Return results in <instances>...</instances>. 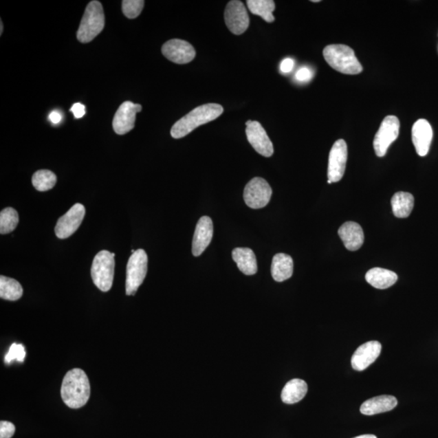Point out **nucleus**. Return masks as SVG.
<instances>
[{
  "instance_id": "1",
  "label": "nucleus",
  "mask_w": 438,
  "mask_h": 438,
  "mask_svg": "<svg viewBox=\"0 0 438 438\" xmlns=\"http://www.w3.org/2000/svg\"><path fill=\"white\" fill-rule=\"evenodd\" d=\"M90 396L88 376L83 369H74L67 372L63 380L61 397L65 404L72 409L83 408Z\"/></svg>"
},
{
  "instance_id": "2",
  "label": "nucleus",
  "mask_w": 438,
  "mask_h": 438,
  "mask_svg": "<svg viewBox=\"0 0 438 438\" xmlns=\"http://www.w3.org/2000/svg\"><path fill=\"white\" fill-rule=\"evenodd\" d=\"M223 107L219 104L208 103L197 107L173 126L171 135L175 139L184 138L194 129L219 118L223 114Z\"/></svg>"
},
{
  "instance_id": "3",
  "label": "nucleus",
  "mask_w": 438,
  "mask_h": 438,
  "mask_svg": "<svg viewBox=\"0 0 438 438\" xmlns=\"http://www.w3.org/2000/svg\"><path fill=\"white\" fill-rule=\"evenodd\" d=\"M323 56L329 66L343 74L355 75L363 71L353 50L346 45H329L325 47Z\"/></svg>"
},
{
  "instance_id": "4",
  "label": "nucleus",
  "mask_w": 438,
  "mask_h": 438,
  "mask_svg": "<svg viewBox=\"0 0 438 438\" xmlns=\"http://www.w3.org/2000/svg\"><path fill=\"white\" fill-rule=\"evenodd\" d=\"M104 26H105V15H104L102 3L94 0L85 8L76 37L80 43H90L102 32Z\"/></svg>"
},
{
  "instance_id": "5",
  "label": "nucleus",
  "mask_w": 438,
  "mask_h": 438,
  "mask_svg": "<svg viewBox=\"0 0 438 438\" xmlns=\"http://www.w3.org/2000/svg\"><path fill=\"white\" fill-rule=\"evenodd\" d=\"M115 254L107 250L99 252L94 257L91 276L96 286L103 292H109L115 274Z\"/></svg>"
},
{
  "instance_id": "6",
  "label": "nucleus",
  "mask_w": 438,
  "mask_h": 438,
  "mask_svg": "<svg viewBox=\"0 0 438 438\" xmlns=\"http://www.w3.org/2000/svg\"><path fill=\"white\" fill-rule=\"evenodd\" d=\"M148 256L143 250H138L130 256L126 272V295L134 296L146 278Z\"/></svg>"
},
{
  "instance_id": "7",
  "label": "nucleus",
  "mask_w": 438,
  "mask_h": 438,
  "mask_svg": "<svg viewBox=\"0 0 438 438\" xmlns=\"http://www.w3.org/2000/svg\"><path fill=\"white\" fill-rule=\"evenodd\" d=\"M400 123L395 116H386L383 120L373 141V147L377 156L384 157L391 144L399 137Z\"/></svg>"
},
{
  "instance_id": "8",
  "label": "nucleus",
  "mask_w": 438,
  "mask_h": 438,
  "mask_svg": "<svg viewBox=\"0 0 438 438\" xmlns=\"http://www.w3.org/2000/svg\"><path fill=\"white\" fill-rule=\"evenodd\" d=\"M272 188L265 179L256 177L250 180L243 190V199L252 209H261L269 204Z\"/></svg>"
},
{
  "instance_id": "9",
  "label": "nucleus",
  "mask_w": 438,
  "mask_h": 438,
  "mask_svg": "<svg viewBox=\"0 0 438 438\" xmlns=\"http://www.w3.org/2000/svg\"><path fill=\"white\" fill-rule=\"evenodd\" d=\"M224 20L228 30L236 35L245 33L250 26V17L245 4L238 0H232L228 3L225 9Z\"/></svg>"
},
{
  "instance_id": "10",
  "label": "nucleus",
  "mask_w": 438,
  "mask_h": 438,
  "mask_svg": "<svg viewBox=\"0 0 438 438\" xmlns=\"http://www.w3.org/2000/svg\"><path fill=\"white\" fill-rule=\"evenodd\" d=\"M85 208L83 205L75 204L67 213L58 219L55 228L56 237L65 239L74 234L79 228L85 218Z\"/></svg>"
},
{
  "instance_id": "11",
  "label": "nucleus",
  "mask_w": 438,
  "mask_h": 438,
  "mask_svg": "<svg viewBox=\"0 0 438 438\" xmlns=\"http://www.w3.org/2000/svg\"><path fill=\"white\" fill-rule=\"evenodd\" d=\"M347 160V146L344 140L333 144L329 156L328 179L332 183L340 182L344 175Z\"/></svg>"
},
{
  "instance_id": "12",
  "label": "nucleus",
  "mask_w": 438,
  "mask_h": 438,
  "mask_svg": "<svg viewBox=\"0 0 438 438\" xmlns=\"http://www.w3.org/2000/svg\"><path fill=\"white\" fill-rule=\"evenodd\" d=\"M162 53L168 60L178 65L188 64L196 56L192 45L182 39H171L164 43Z\"/></svg>"
},
{
  "instance_id": "13",
  "label": "nucleus",
  "mask_w": 438,
  "mask_h": 438,
  "mask_svg": "<svg viewBox=\"0 0 438 438\" xmlns=\"http://www.w3.org/2000/svg\"><path fill=\"white\" fill-rule=\"evenodd\" d=\"M246 135L248 142L261 155L266 157L273 155V143L259 122L252 120L247 122Z\"/></svg>"
},
{
  "instance_id": "14",
  "label": "nucleus",
  "mask_w": 438,
  "mask_h": 438,
  "mask_svg": "<svg viewBox=\"0 0 438 438\" xmlns=\"http://www.w3.org/2000/svg\"><path fill=\"white\" fill-rule=\"evenodd\" d=\"M142 107L140 104L132 102L122 103L113 119V129L116 134L124 135L135 127V116L142 111Z\"/></svg>"
},
{
  "instance_id": "15",
  "label": "nucleus",
  "mask_w": 438,
  "mask_h": 438,
  "mask_svg": "<svg viewBox=\"0 0 438 438\" xmlns=\"http://www.w3.org/2000/svg\"><path fill=\"white\" fill-rule=\"evenodd\" d=\"M382 344L377 341H370L360 346L351 358V366L356 371H363L378 358Z\"/></svg>"
},
{
  "instance_id": "16",
  "label": "nucleus",
  "mask_w": 438,
  "mask_h": 438,
  "mask_svg": "<svg viewBox=\"0 0 438 438\" xmlns=\"http://www.w3.org/2000/svg\"><path fill=\"white\" fill-rule=\"evenodd\" d=\"M214 234V226L210 217L203 216L198 221L193 239L192 252L194 256H199L210 245Z\"/></svg>"
},
{
  "instance_id": "17",
  "label": "nucleus",
  "mask_w": 438,
  "mask_h": 438,
  "mask_svg": "<svg viewBox=\"0 0 438 438\" xmlns=\"http://www.w3.org/2000/svg\"><path fill=\"white\" fill-rule=\"evenodd\" d=\"M432 129L428 120H418L412 130L413 142L418 155L424 157L430 151L432 140Z\"/></svg>"
},
{
  "instance_id": "18",
  "label": "nucleus",
  "mask_w": 438,
  "mask_h": 438,
  "mask_svg": "<svg viewBox=\"0 0 438 438\" xmlns=\"http://www.w3.org/2000/svg\"><path fill=\"white\" fill-rule=\"evenodd\" d=\"M338 236L341 238L347 250H360L364 241V234L360 225L354 222H347L338 229Z\"/></svg>"
},
{
  "instance_id": "19",
  "label": "nucleus",
  "mask_w": 438,
  "mask_h": 438,
  "mask_svg": "<svg viewBox=\"0 0 438 438\" xmlns=\"http://www.w3.org/2000/svg\"><path fill=\"white\" fill-rule=\"evenodd\" d=\"M398 404V400L392 395H380L365 401L360 406V413L373 415L390 412Z\"/></svg>"
},
{
  "instance_id": "20",
  "label": "nucleus",
  "mask_w": 438,
  "mask_h": 438,
  "mask_svg": "<svg viewBox=\"0 0 438 438\" xmlns=\"http://www.w3.org/2000/svg\"><path fill=\"white\" fill-rule=\"evenodd\" d=\"M232 259L238 268L245 275H254L257 272L256 255L250 248H237L232 252Z\"/></svg>"
},
{
  "instance_id": "21",
  "label": "nucleus",
  "mask_w": 438,
  "mask_h": 438,
  "mask_svg": "<svg viewBox=\"0 0 438 438\" xmlns=\"http://www.w3.org/2000/svg\"><path fill=\"white\" fill-rule=\"evenodd\" d=\"M293 267L294 265L291 256L278 254L274 256L271 265V274L275 281L281 283L292 276Z\"/></svg>"
},
{
  "instance_id": "22",
  "label": "nucleus",
  "mask_w": 438,
  "mask_h": 438,
  "mask_svg": "<svg viewBox=\"0 0 438 438\" xmlns=\"http://www.w3.org/2000/svg\"><path fill=\"white\" fill-rule=\"evenodd\" d=\"M365 279L375 288L386 289L394 285L398 280V275L391 270L376 267L368 271Z\"/></svg>"
},
{
  "instance_id": "23",
  "label": "nucleus",
  "mask_w": 438,
  "mask_h": 438,
  "mask_svg": "<svg viewBox=\"0 0 438 438\" xmlns=\"http://www.w3.org/2000/svg\"><path fill=\"white\" fill-rule=\"evenodd\" d=\"M308 392V385L300 379H293L283 387L281 399L284 404H294L303 399Z\"/></svg>"
},
{
  "instance_id": "24",
  "label": "nucleus",
  "mask_w": 438,
  "mask_h": 438,
  "mask_svg": "<svg viewBox=\"0 0 438 438\" xmlns=\"http://www.w3.org/2000/svg\"><path fill=\"white\" fill-rule=\"evenodd\" d=\"M413 194L405 192L396 193L391 199L393 213L399 219H405L412 213L414 207Z\"/></svg>"
},
{
  "instance_id": "25",
  "label": "nucleus",
  "mask_w": 438,
  "mask_h": 438,
  "mask_svg": "<svg viewBox=\"0 0 438 438\" xmlns=\"http://www.w3.org/2000/svg\"><path fill=\"white\" fill-rule=\"evenodd\" d=\"M23 295V288L14 278L0 276V297L1 299L16 301Z\"/></svg>"
},
{
  "instance_id": "26",
  "label": "nucleus",
  "mask_w": 438,
  "mask_h": 438,
  "mask_svg": "<svg viewBox=\"0 0 438 438\" xmlns=\"http://www.w3.org/2000/svg\"><path fill=\"white\" fill-rule=\"evenodd\" d=\"M247 6L252 14L261 17L268 23L274 21L275 3L272 0H248Z\"/></svg>"
},
{
  "instance_id": "27",
  "label": "nucleus",
  "mask_w": 438,
  "mask_h": 438,
  "mask_svg": "<svg viewBox=\"0 0 438 438\" xmlns=\"http://www.w3.org/2000/svg\"><path fill=\"white\" fill-rule=\"evenodd\" d=\"M57 182L55 173L48 170L36 171L32 177V184L36 190L46 192L51 190Z\"/></svg>"
},
{
  "instance_id": "28",
  "label": "nucleus",
  "mask_w": 438,
  "mask_h": 438,
  "mask_svg": "<svg viewBox=\"0 0 438 438\" xmlns=\"http://www.w3.org/2000/svg\"><path fill=\"white\" fill-rule=\"evenodd\" d=\"M19 223V215L13 208L8 207L0 213V233L6 234L17 228Z\"/></svg>"
},
{
  "instance_id": "29",
  "label": "nucleus",
  "mask_w": 438,
  "mask_h": 438,
  "mask_svg": "<svg viewBox=\"0 0 438 438\" xmlns=\"http://www.w3.org/2000/svg\"><path fill=\"white\" fill-rule=\"evenodd\" d=\"M144 6L143 0H124L122 2V11L129 19H135L141 14Z\"/></svg>"
},
{
  "instance_id": "30",
  "label": "nucleus",
  "mask_w": 438,
  "mask_h": 438,
  "mask_svg": "<svg viewBox=\"0 0 438 438\" xmlns=\"http://www.w3.org/2000/svg\"><path fill=\"white\" fill-rule=\"evenodd\" d=\"M25 347L22 344H17V343H13V344L9 349L8 353L6 355V358H4V361H6V364H10L12 360H17L19 361V362H24L25 358Z\"/></svg>"
},
{
  "instance_id": "31",
  "label": "nucleus",
  "mask_w": 438,
  "mask_h": 438,
  "mask_svg": "<svg viewBox=\"0 0 438 438\" xmlns=\"http://www.w3.org/2000/svg\"><path fill=\"white\" fill-rule=\"evenodd\" d=\"M16 427L8 421L0 422V438H11L14 435Z\"/></svg>"
},
{
  "instance_id": "32",
  "label": "nucleus",
  "mask_w": 438,
  "mask_h": 438,
  "mask_svg": "<svg viewBox=\"0 0 438 438\" xmlns=\"http://www.w3.org/2000/svg\"><path fill=\"white\" fill-rule=\"evenodd\" d=\"M313 78V72H311L309 67H301L298 70L296 74V78L297 80L301 81V83H305L309 81Z\"/></svg>"
},
{
  "instance_id": "33",
  "label": "nucleus",
  "mask_w": 438,
  "mask_h": 438,
  "mask_svg": "<svg viewBox=\"0 0 438 438\" xmlns=\"http://www.w3.org/2000/svg\"><path fill=\"white\" fill-rule=\"evenodd\" d=\"M70 111L74 113L76 119H80L85 114V107L80 102L75 103Z\"/></svg>"
},
{
  "instance_id": "34",
  "label": "nucleus",
  "mask_w": 438,
  "mask_h": 438,
  "mask_svg": "<svg viewBox=\"0 0 438 438\" xmlns=\"http://www.w3.org/2000/svg\"><path fill=\"white\" fill-rule=\"evenodd\" d=\"M294 67V61L291 58H287L285 60H283L280 65V70H281L283 74H289L291 72Z\"/></svg>"
},
{
  "instance_id": "35",
  "label": "nucleus",
  "mask_w": 438,
  "mask_h": 438,
  "mask_svg": "<svg viewBox=\"0 0 438 438\" xmlns=\"http://www.w3.org/2000/svg\"><path fill=\"white\" fill-rule=\"evenodd\" d=\"M49 119L52 122L53 124H58L62 120V116L61 113L57 111H53L50 114Z\"/></svg>"
},
{
  "instance_id": "36",
  "label": "nucleus",
  "mask_w": 438,
  "mask_h": 438,
  "mask_svg": "<svg viewBox=\"0 0 438 438\" xmlns=\"http://www.w3.org/2000/svg\"><path fill=\"white\" fill-rule=\"evenodd\" d=\"M354 438H377V437L373 435H360Z\"/></svg>"
},
{
  "instance_id": "37",
  "label": "nucleus",
  "mask_w": 438,
  "mask_h": 438,
  "mask_svg": "<svg viewBox=\"0 0 438 438\" xmlns=\"http://www.w3.org/2000/svg\"><path fill=\"white\" fill-rule=\"evenodd\" d=\"M0 25H1V30H0V34H3V21H0Z\"/></svg>"
},
{
  "instance_id": "38",
  "label": "nucleus",
  "mask_w": 438,
  "mask_h": 438,
  "mask_svg": "<svg viewBox=\"0 0 438 438\" xmlns=\"http://www.w3.org/2000/svg\"><path fill=\"white\" fill-rule=\"evenodd\" d=\"M311 2H314V3H318V2H320V1H319V0H313V1H311Z\"/></svg>"
},
{
  "instance_id": "39",
  "label": "nucleus",
  "mask_w": 438,
  "mask_h": 438,
  "mask_svg": "<svg viewBox=\"0 0 438 438\" xmlns=\"http://www.w3.org/2000/svg\"><path fill=\"white\" fill-rule=\"evenodd\" d=\"M327 183H328V184H332V182H331V180H329V179H328Z\"/></svg>"
}]
</instances>
